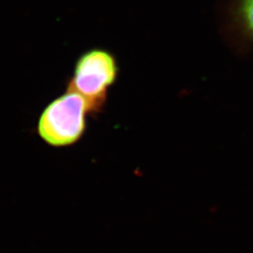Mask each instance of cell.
<instances>
[{
  "label": "cell",
  "mask_w": 253,
  "mask_h": 253,
  "mask_svg": "<svg viewBox=\"0 0 253 253\" xmlns=\"http://www.w3.org/2000/svg\"><path fill=\"white\" fill-rule=\"evenodd\" d=\"M90 113L86 100L74 91L50 102L38 122V133L47 145L64 147L77 143L86 127V115Z\"/></svg>",
  "instance_id": "6da1fadb"
},
{
  "label": "cell",
  "mask_w": 253,
  "mask_h": 253,
  "mask_svg": "<svg viewBox=\"0 0 253 253\" xmlns=\"http://www.w3.org/2000/svg\"><path fill=\"white\" fill-rule=\"evenodd\" d=\"M118 75L115 55L104 49L94 48L82 54L77 60L67 90L80 94L86 100L90 113H99Z\"/></svg>",
  "instance_id": "7a4b0ae2"
},
{
  "label": "cell",
  "mask_w": 253,
  "mask_h": 253,
  "mask_svg": "<svg viewBox=\"0 0 253 253\" xmlns=\"http://www.w3.org/2000/svg\"><path fill=\"white\" fill-rule=\"evenodd\" d=\"M236 17L245 35L253 41V0H240Z\"/></svg>",
  "instance_id": "3957f363"
}]
</instances>
